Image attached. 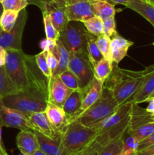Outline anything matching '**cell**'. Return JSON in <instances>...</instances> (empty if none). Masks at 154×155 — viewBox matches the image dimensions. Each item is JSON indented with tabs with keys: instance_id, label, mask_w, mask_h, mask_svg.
Returning a JSON list of instances; mask_svg holds the SVG:
<instances>
[{
	"instance_id": "6da1fadb",
	"label": "cell",
	"mask_w": 154,
	"mask_h": 155,
	"mask_svg": "<svg viewBox=\"0 0 154 155\" xmlns=\"http://www.w3.org/2000/svg\"><path fill=\"white\" fill-rule=\"evenodd\" d=\"M5 68L20 91L37 89L48 94L49 81L38 68L35 55L22 49H7Z\"/></svg>"
},
{
	"instance_id": "7a4b0ae2",
	"label": "cell",
	"mask_w": 154,
	"mask_h": 155,
	"mask_svg": "<svg viewBox=\"0 0 154 155\" xmlns=\"http://www.w3.org/2000/svg\"><path fill=\"white\" fill-rule=\"evenodd\" d=\"M117 64L113 62V71L104 86L112 91L116 101L121 105L132 101L143 85L146 71H128L119 68Z\"/></svg>"
},
{
	"instance_id": "3957f363",
	"label": "cell",
	"mask_w": 154,
	"mask_h": 155,
	"mask_svg": "<svg viewBox=\"0 0 154 155\" xmlns=\"http://www.w3.org/2000/svg\"><path fill=\"white\" fill-rule=\"evenodd\" d=\"M98 135V130L80 124L69 123L61 135V155H77L82 151Z\"/></svg>"
},
{
	"instance_id": "277c9868",
	"label": "cell",
	"mask_w": 154,
	"mask_h": 155,
	"mask_svg": "<svg viewBox=\"0 0 154 155\" xmlns=\"http://www.w3.org/2000/svg\"><path fill=\"white\" fill-rule=\"evenodd\" d=\"M2 100L8 107L20 110L29 116L35 112L45 111L48 94L37 89H30L19 91Z\"/></svg>"
},
{
	"instance_id": "5b68a950",
	"label": "cell",
	"mask_w": 154,
	"mask_h": 155,
	"mask_svg": "<svg viewBox=\"0 0 154 155\" xmlns=\"http://www.w3.org/2000/svg\"><path fill=\"white\" fill-rule=\"evenodd\" d=\"M119 107L113 92L107 86L103 87L98 101L82 114L75 120L88 127H95L113 114Z\"/></svg>"
},
{
	"instance_id": "8992f818",
	"label": "cell",
	"mask_w": 154,
	"mask_h": 155,
	"mask_svg": "<svg viewBox=\"0 0 154 155\" xmlns=\"http://www.w3.org/2000/svg\"><path fill=\"white\" fill-rule=\"evenodd\" d=\"M88 33L82 22L69 21L60 32L59 40L69 52L87 53Z\"/></svg>"
},
{
	"instance_id": "52a82bcc",
	"label": "cell",
	"mask_w": 154,
	"mask_h": 155,
	"mask_svg": "<svg viewBox=\"0 0 154 155\" xmlns=\"http://www.w3.org/2000/svg\"><path fill=\"white\" fill-rule=\"evenodd\" d=\"M68 70L79 80L82 89L87 86L94 76V68L86 52H69Z\"/></svg>"
},
{
	"instance_id": "ba28073f",
	"label": "cell",
	"mask_w": 154,
	"mask_h": 155,
	"mask_svg": "<svg viewBox=\"0 0 154 155\" xmlns=\"http://www.w3.org/2000/svg\"><path fill=\"white\" fill-rule=\"evenodd\" d=\"M28 14L26 8L20 12L16 24L8 32L0 30V46L5 49H22V37Z\"/></svg>"
},
{
	"instance_id": "9c48e42d",
	"label": "cell",
	"mask_w": 154,
	"mask_h": 155,
	"mask_svg": "<svg viewBox=\"0 0 154 155\" xmlns=\"http://www.w3.org/2000/svg\"><path fill=\"white\" fill-rule=\"evenodd\" d=\"M0 125L20 130H32L28 115L8 107L4 104L2 99H0Z\"/></svg>"
},
{
	"instance_id": "30bf717a",
	"label": "cell",
	"mask_w": 154,
	"mask_h": 155,
	"mask_svg": "<svg viewBox=\"0 0 154 155\" xmlns=\"http://www.w3.org/2000/svg\"><path fill=\"white\" fill-rule=\"evenodd\" d=\"M132 104V101H130L119 105V108L113 114L94 127L98 130V134L119 127L129 122L130 111Z\"/></svg>"
},
{
	"instance_id": "8fae6325",
	"label": "cell",
	"mask_w": 154,
	"mask_h": 155,
	"mask_svg": "<svg viewBox=\"0 0 154 155\" xmlns=\"http://www.w3.org/2000/svg\"><path fill=\"white\" fill-rule=\"evenodd\" d=\"M65 12L69 21L84 22L95 16L89 0H68Z\"/></svg>"
},
{
	"instance_id": "7c38bea8",
	"label": "cell",
	"mask_w": 154,
	"mask_h": 155,
	"mask_svg": "<svg viewBox=\"0 0 154 155\" xmlns=\"http://www.w3.org/2000/svg\"><path fill=\"white\" fill-rule=\"evenodd\" d=\"M29 122L33 131L39 132L53 139L61 137V135L48 120L45 111L35 112L29 115Z\"/></svg>"
},
{
	"instance_id": "4fadbf2b",
	"label": "cell",
	"mask_w": 154,
	"mask_h": 155,
	"mask_svg": "<svg viewBox=\"0 0 154 155\" xmlns=\"http://www.w3.org/2000/svg\"><path fill=\"white\" fill-rule=\"evenodd\" d=\"M103 87H104V83L94 77L87 86L81 89L82 92V102L81 108L75 117V120L82 114L84 113L92 104L98 101L102 93Z\"/></svg>"
},
{
	"instance_id": "5bb4252c",
	"label": "cell",
	"mask_w": 154,
	"mask_h": 155,
	"mask_svg": "<svg viewBox=\"0 0 154 155\" xmlns=\"http://www.w3.org/2000/svg\"><path fill=\"white\" fill-rule=\"evenodd\" d=\"M72 91L63 84L60 77H52L48 83V101L63 107L65 101Z\"/></svg>"
},
{
	"instance_id": "9a60e30c",
	"label": "cell",
	"mask_w": 154,
	"mask_h": 155,
	"mask_svg": "<svg viewBox=\"0 0 154 155\" xmlns=\"http://www.w3.org/2000/svg\"><path fill=\"white\" fill-rule=\"evenodd\" d=\"M44 12H46L49 15L54 27L59 33L69 22L65 12L64 5L55 2L52 0H48L45 3Z\"/></svg>"
},
{
	"instance_id": "2e32d148",
	"label": "cell",
	"mask_w": 154,
	"mask_h": 155,
	"mask_svg": "<svg viewBox=\"0 0 154 155\" xmlns=\"http://www.w3.org/2000/svg\"><path fill=\"white\" fill-rule=\"evenodd\" d=\"M45 112L50 123L58 131V133L62 135L69 124L67 115L63 110V107H59L51 101H48Z\"/></svg>"
},
{
	"instance_id": "e0dca14e",
	"label": "cell",
	"mask_w": 154,
	"mask_h": 155,
	"mask_svg": "<svg viewBox=\"0 0 154 155\" xmlns=\"http://www.w3.org/2000/svg\"><path fill=\"white\" fill-rule=\"evenodd\" d=\"M16 143L20 151L27 155H31L39 149L37 137L31 130H21L17 136Z\"/></svg>"
},
{
	"instance_id": "ac0fdd59",
	"label": "cell",
	"mask_w": 154,
	"mask_h": 155,
	"mask_svg": "<svg viewBox=\"0 0 154 155\" xmlns=\"http://www.w3.org/2000/svg\"><path fill=\"white\" fill-rule=\"evenodd\" d=\"M145 71L143 85L132 100V102L135 104L145 102L154 92V64L146 68Z\"/></svg>"
},
{
	"instance_id": "d6986e66",
	"label": "cell",
	"mask_w": 154,
	"mask_h": 155,
	"mask_svg": "<svg viewBox=\"0 0 154 155\" xmlns=\"http://www.w3.org/2000/svg\"><path fill=\"white\" fill-rule=\"evenodd\" d=\"M134 45V42L119 36L118 33L111 38L110 51L113 61L119 64L127 55L128 49Z\"/></svg>"
},
{
	"instance_id": "ffe728a7",
	"label": "cell",
	"mask_w": 154,
	"mask_h": 155,
	"mask_svg": "<svg viewBox=\"0 0 154 155\" xmlns=\"http://www.w3.org/2000/svg\"><path fill=\"white\" fill-rule=\"evenodd\" d=\"M116 137L118 136H116V135L110 130L99 133L82 151L77 155H98L110 141Z\"/></svg>"
},
{
	"instance_id": "44dd1931",
	"label": "cell",
	"mask_w": 154,
	"mask_h": 155,
	"mask_svg": "<svg viewBox=\"0 0 154 155\" xmlns=\"http://www.w3.org/2000/svg\"><path fill=\"white\" fill-rule=\"evenodd\" d=\"M150 122H152L151 114L146 111V109L139 107L138 104L133 102L130 111L129 125L127 133H130L140 126Z\"/></svg>"
},
{
	"instance_id": "7402d4cb",
	"label": "cell",
	"mask_w": 154,
	"mask_h": 155,
	"mask_svg": "<svg viewBox=\"0 0 154 155\" xmlns=\"http://www.w3.org/2000/svg\"><path fill=\"white\" fill-rule=\"evenodd\" d=\"M82 102V90L72 91L65 101L63 109L67 115L68 123L75 120V117L78 114Z\"/></svg>"
},
{
	"instance_id": "603a6c76",
	"label": "cell",
	"mask_w": 154,
	"mask_h": 155,
	"mask_svg": "<svg viewBox=\"0 0 154 155\" xmlns=\"http://www.w3.org/2000/svg\"><path fill=\"white\" fill-rule=\"evenodd\" d=\"M39 145V149L47 155H61V137L53 139L45 135L34 131Z\"/></svg>"
},
{
	"instance_id": "cb8c5ba5",
	"label": "cell",
	"mask_w": 154,
	"mask_h": 155,
	"mask_svg": "<svg viewBox=\"0 0 154 155\" xmlns=\"http://www.w3.org/2000/svg\"><path fill=\"white\" fill-rule=\"evenodd\" d=\"M125 6L138 13L154 27V5L145 0H128Z\"/></svg>"
},
{
	"instance_id": "d4e9b609",
	"label": "cell",
	"mask_w": 154,
	"mask_h": 155,
	"mask_svg": "<svg viewBox=\"0 0 154 155\" xmlns=\"http://www.w3.org/2000/svg\"><path fill=\"white\" fill-rule=\"evenodd\" d=\"M58 60V65L54 72L53 73L52 77H59L60 74L68 70V65L69 61V52L66 48L63 46L59 39L57 40V45L55 48L51 51Z\"/></svg>"
},
{
	"instance_id": "484cf974",
	"label": "cell",
	"mask_w": 154,
	"mask_h": 155,
	"mask_svg": "<svg viewBox=\"0 0 154 155\" xmlns=\"http://www.w3.org/2000/svg\"><path fill=\"white\" fill-rule=\"evenodd\" d=\"M94 14L100 17L101 19H108L111 17H115L116 8L115 5L107 0H89Z\"/></svg>"
},
{
	"instance_id": "4316f807",
	"label": "cell",
	"mask_w": 154,
	"mask_h": 155,
	"mask_svg": "<svg viewBox=\"0 0 154 155\" xmlns=\"http://www.w3.org/2000/svg\"><path fill=\"white\" fill-rule=\"evenodd\" d=\"M19 91L18 86L8 74L5 65L0 67V99L17 93Z\"/></svg>"
},
{
	"instance_id": "83f0119b",
	"label": "cell",
	"mask_w": 154,
	"mask_h": 155,
	"mask_svg": "<svg viewBox=\"0 0 154 155\" xmlns=\"http://www.w3.org/2000/svg\"><path fill=\"white\" fill-rule=\"evenodd\" d=\"M113 65V62H110L104 58L94 67V76L95 78L104 83L112 73Z\"/></svg>"
},
{
	"instance_id": "f1b7e54d",
	"label": "cell",
	"mask_w": 154,
	"mask_h": 155,
	"mask_svg": "<svg viewBox=\"0 0 154 155\" xmlns=\"http://www.w3.org/2000/svg\"><path fill=\"white\" fill-rule=\"evenodd\" d=\"M96 38L95 35L88 33V45H87V54L88 58L91 63L92 66L94 67L101 60L104 58V56L100 51L98 45L96 43Z\"/></svg>"
},
{
	"instance_id": "f546056e",
	"label": "cell",
	"mask_w": 154,
	"mask_h": 155,
	"mask_svg": "<svg viewBox=\"0 0 154 155\" xmlns=\"http://www.w3.org/2000/svg\"><path fill=\"white\" fill-rule=\"evenodd\" d=\"M125 133L110 141L98 155H121Z\"/></svg>"
},
{
	"instance_id": "4dcf8cb0",
	"label": "cell",
	"mask_w": 154,
	"mask_h": 155,
	"mask_svg": "<svg viewBox=\"0 0 154 155\" xmlns=\"http://www.w3.org/2000/svg\"><path fill=\"white\" fill-rule=\"evenodd\" d=\"M19 12L13 10H4L0 18V27L5 32H8L16 24Z\"/></svg>"
},
{
	"instance_id": "1f68e13d",
	"label": "cell",
	"mask_w": 154,
	"mask_h": 155,
	"mask_svg": "<svg viewBox=\"0 0 154 155\" xmlns=\"http://www.w3.org/2000/svg\"><path fill=\"white\" fill-rule=\"evenodd\" d=\"M82 23L87 31L91 34L98 36L104 33V20L100 17L95 15Z\"/></svg>"
},
{
	"instance_id": "d6a6232c",
	"label": "cell",
	"mask_w": 154,
	"mask_h": 155,
	"mask_svg": "<svg viewBox=\"0 0 154 155\" xmlns=\"http://www.w3.org/2000/svg\"><path fill=\"white\" fill-rule=\"evenodd\" d=\"M110 42H111V38L108 37L104 33L97 36L96 38L97 45L104 58L110 61V62H113L111 51H110Z\"/></svg>"
},
{
	"instance_id": "836d02e7",
	"label": "cell",
	"mask_w": 154,
	"mask_h": 155,
	"mask_svg": "<svg viewBox=\"0 0 154 155\" xmlns=\"http://www.w3.org/2000/svg\"><path fill=\"white\" fill-rule=\"evenodd\" d=\"M60 80L63 82L65 86H67L69 89L73 90H81V83L79 80L77 78L76 76L70 71L69 70H66L64 72L59 75Z\"/></svg>"
},
{
	"instance_id": "e575fe53",
	"label": "cell",
	"mask_w": 154,
	"mask_h": 155,
	"mask_svg": "<svg viewBox=\"0 0 154 155\" xmlns=\"http://www.w3.org/2000/svg\"><path fill=\"white\" fill-rule=\"evenodd\" d=\"M154 132V122L147 123L146 124L140 126L138 128L135 129L133 131L128 133V134L131 135L136 139L138 142H140L142 140L146 139V137L152 134Z\"/></svg>"
},
{
	"instance_id": "d590c367",
	"label": "cell",
	"mask_w": 154,
	"mask_h": 155,
	"mask_svg": "<svg viewBox=\"0 0 154 155\" xmlns=\"http://www.w3.org/2000/svg\"><path fill=\"white\" fill-rule=\"evenodd\" d=\"M46 57L47 51H42L40 53H39V54L35 55L38 68H39L41 72L44 74V76L48 79V81H50V80H51V77H52V73H51L49 68H48Z\"/></svg>"
},
{
	"instance_id": "8d00e7d4",
	"label": "cell",
	"mask_w": 154,
	"mask_h": 155,
	"mask_svg": "<svg viewBox=\"0 0 154 155\" xmlns=\"http://www.w3.org/2000/svg\"><path fill=\"white\" fill-rule=\"evenodd\" d=\"M42 16H43V22L45 26V32L46 35V38L51 39H55L57 40L60 36V33L57 31V30L54 27L52 21L49 15L46 12H42Z\"/></svg>"
},
{
	"instance_id": "74e56055",
	"label": "cell",
	"mask_w": 154,
	"mask_h": 155,
	"mask_svg": "<svg viewBox=\"0 0 154 155\" xmlns=\"http://www.w3.org/2000/svg\"><path fill=\"white\" fill-rule=\"evenodd\" d=\"M128 136L126 139L124 138L123 147H122L121 155H132L137 153L138 151L139 142L136 140L134 136L128 133Z\"/></svg>"
},
{
	"instance_id": "f35d334b",
	"label": "cell",
	"mask_w": 154,
	"mask_h": 155,
	"mask_svg": "<svg viewBox=\"0 0 154 155\" xmlns=\"http://www.w3.org/2000/svg\"><path fill=\"white\" fill-rule=\"evenodd\" d=\"M2 4L4 10H13L19 12L29 5L27 0H3Z\"/></svg>"
},
{
	"instance_id": "ab89813d",
	"label": "cell",
	"mask_w": 154,
	"mask_h": 155,
	"mask_svg": "<svg viewBox=\"0 0 154 155\" xmlns=\"http://www.w3.org/2000/svg\"><path fill=\"white\" fill-rule=\"evenodd\" d=\"M116 27V20L115 17L106 19L104 21V34L108 37L112 38L115 34L117 33Z\"/></svg>"
},
{
	"instance_id": "60d3db41",
	"label": "cell",
	"mask_w": 154,
	"mask_h": 155,
	"mask_svg": "<svg viewBox=\"0 0 154 155\" xmlns=\"http://www.w3.org/2000/svg\"><path fill=\"white\" fill-rule=\"evenodd\" d=\"M56 45H57V40L48 39L46 37L39 42V46L42 48V51H52L53 49L56 47Z\"/></svg>"
},
{
	"instance_id": "b9f144b4",
	"label": "cell",
	"mask_w": 154,
	"mask_h": 155,
	"mask_svg": "<svg viewBox=\"0 0 154 155\" xmlns=\"http://www.w3.org/2000/svg\"><path fill=\"white\" fill-rule=\"evenodd\" d=\"M47 63H48V68H49L50 71H51V73L54 72V71L56 70V68H57V65H58V60L56 58V56L53 54L51 51H47Z\"/></svg>"
},
{
	"instance_id": "7bdbcfd3",
	"label": "cell",
	"mask_w": 154,
	"mask_h": 155,
	"mask_svg": "<svg viewBox=\"0 0 154 155\" xmlns=\"http://www.w3.org/2000/svg\"><path fill=\"white\" fill-rule=\"evenodd\" d=\"M154 144V132L152 134L149 135L148 137H146V139H144L143 140H142L141 142H139L138 145V151L140 150L143 149V148H146V147H149L150 145H153Z\"/></svg>"
},
{
	"instance_id": "ee69618b",
	"label": "cell",
	"mask_w": 154,
	"mask_h": 155,
	"mask_svg": "<svg viewBox=\"0 0 154 155\" xmlns=\"http://www.w3.org/2000/svg\"><path fill=\"white\" fill-rule=\"evenodd\" d=\"M27 1L29 5H33L37 6L42 12L45 11V3L47 2L48 0H27Z\"/></svg>"
},
{
	"instance_id": "f6af8a7d",
	"label": "cell",
	"mask_w": 154,
	"mask_h": 155,
	"mask_svg": "<svg viewBox=\"0 0 154 155\" xmlns=\"http://www.w3.org/2000/svg\"><path fill=\"white\" fill-rule=\"evenodd\" d=\"M137 154L139 155H154V144L143 149L137 151Z\"/></svg>"
},
{
	"instance_id": "bcb514c9",
	"label": "cell",
	"mask_w": 154,
	"mask_h": 155,
	"mask_svg": "<svg viewBox=\"0 0 154 155\" xmlns=\"http://www.w3.org/2000/svg\"><path fill=\"white\" fill-rule=\"evenodd\" d=\"M145 102H148V105L146 108V111L150 114H154V96L148 98Z\"/></svg>"
},
{
	"instance_id": "7dc6e473",
	"label": "cell",
	"mask_w": 154,
	"mask_h": 155,
	"mask_svg": "<svg viewBox=\"0 0 154 155\" xmlns=\"http://www.w3.org/2000/svg\"><path fill=\"white\" fill-rule=\"evenodd\" d=\"M6 59V49L0 46V67L4 66Z\"/></svg>"
},
{
	"instance_id": "c3c4849f",
	"label": "cell",
	"mask_w": 154,
	"mask_h": 155,
	"mask_svg": "<svg viewBox=\"0 0 154 155\" xmlns=\"http://www.w3.org/2000/svg\"><path fill=\"white\" fill-rule=\"evenodd\" d=\"M107 1L110 2V3L113 4L114 5H117V4L124 5H125V4L128 2V0H107Z\"/></svg>"
},
{
	"instance_id": "681fc988",
	"label": "cell",
	"mask_w": 154,
	"mask_h": 155,
	"mask_svg": "<svg viewBox=\"0 0 154 155\" xmlns=\"http://www.w3.org/2000/svg\"><path fill=\"white\" fill-rule=\"evenodd\" d=\"M0 155H8L5 149L2 142H0Z\"/></svg>"
},
{
	"instance_id": "f907efd6",
	"label": "cell",
	"mask_w": 154,
	"mask_h": 155,
	"mask_svg": "<svg viewBox=\"0 0 154 155\" xmlns=\"http://www.w3.org/2000/svg\"><path fill=\"white\" fill-rule=\"evenodd\" d=\"M31 155H47V154H45V153H44L42 150L39 149L37 150V151H35V152L33 153V154H32Z\"/></svg>"
},
{
	"instance_id": "816d5d0a",
	"label": "cell",
	"mask_w": 154,
	"mask_h": 155,
	"mask_svg": "<svg viewBox=\"0 0 154 155\" xmlns=\"http://www.w3.org/2000/svg\"><path fill=\"white\" fill-rule=\"evenodd\" d=\"M3 11H4V8H3L2 4V3L0 2V18H1L2 14ZM0 30H2V29H1V27H0Z\"/></svg>"
},
{
	"instance_id": "f5cc1de1",
	"label": "cell",
	"mask_w": 154,
	"mask_h": 155,
	"mask_svg": "<svg viewBox=\"0 0 154 155\" xmlns=\"http://www.w3.org/2000/svg\"><path fill=\"white\" fill-rule=\"evenodd\" d=\"M0 142H2V126L0 125Z\"/></svg>"
},
{
	"instance_id": "db71d44e",
	"label": "cell",
	"mask_w": 154,
	"mask_h": 155,
	"mask_svg": "<svg viewBox=\"0 0 154 155\" xmlns=\"http://www.w3.org/2000/svg\"><path fill=\"white\" fill-rule=\"evenodd\" d=\"M146 1H148L149 3H151V4L154 5V0H146Z\"/></svg>"
},
{
	"instance_id": "11a10c76",
	"label": "cell",
	"mask_w": 154,
	"mask_h": 155,
	"mask_svg": "<svg viewBox=\"0 0 154 155\" xmlns=\"http://www.w3.org/2000/svg\"><path fill=\"white\" fill-rule=\"evenodd\" d=\"M151 116H152V122H154V114H151Z\"/></svg>"
},
{
	"instance_id": "9f6ffc18",
	"label": "cell",
	"mask_w": 154,
	"mask_h": 155,
	"mask_svg": "<svg viewBox=\"0 0 154 155\" xmlns=\"http://www.w3.org/2000/svg\"><path fill=\"white\" fill-rule=\"evenodd\" d=\"M19 155H27V154H24V153H21V154H20Z\"/></svg>"
},
{
	"instance_id": "6f0895ef",
	"label": "cell",
	"mask_w": 154,
	"mask_h": 155,
	"mask_svg": "<svg viewBox=\"0 0 154 155\" xmlns=\"http://www.w3.org/2000/svg\"><path fill=\"white\" fill-rule=\"evenodd\" d=\"M151 96H154V92L152 94V95H151ZM151 96H150V97H151Z\"/></svg>"
},
{
	"instance_id": "680465c9",
	"label": "cell",
	"mask_w": 154,
	"mask_h": 155,
	"mask_svg": "<svg viewBox=\"0 0 154 155\" xmlns=\"http://www.w3.org/2000/svg\"><path fill=\"white\" fill-rule=\"evenodd\" d=\"M132 155H139V154H137V153H135V154H132Z\"/></svg>"
},
{
	"instance_id": "91938a15",
	"label": "cell",
	"mask_w": 154,
	"mask_h": 155,
	"mask_svg": "<svg viewBox=\"0 0 154 155\" xmlns=\"http://www.w3.org/2000/svg\"><path fill=\"white\" fill-rule=\"evenodd\" d=\"M2 1H3V0H0V2L2 3Z\"/></svg>"
},
{
	"instance_id": "94428289",
	"label": "cell",
	"mask_w": 154,
	"mask_h": 155,
	"mask_svg": "<svg viewBox=\"0 0 154 155\" xmlns=\"http://www.w3.org/2000/svg\"><path fill=\"white\" fill-rule=\"evenodd\" d=\"M152 45H154V41H153V43H152Z\"/></svg>"
},
{
	"instance_id": "6125c7cd",
	"label": "cell",
	"mask_w": 154,
	"mask_h": 155,
	"mask_svg": "<svg viewBox=\"0 0 154 155\" xmlns=\"http://www.w3.org/2000/svg\"><path fill=\"white\" fill-rule=\"evenodd\" d=\"M145 1H146V0H145Z\"/></svg>"
}]
</instances>
